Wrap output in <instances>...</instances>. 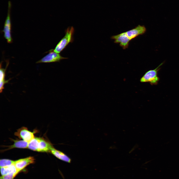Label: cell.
<instances>
[{
  "label": "cell",
  "mask_w": 179,
  "mask_h": 179,
  "mask_svg": "<svg viewBox=\"0 0 179 179\" xmlns=\"http://www.w3.org/2000/svg\"><path fill=\"white\" fill-rule=\"evenodd\" d=\"M14 134L20 138L28 142L34 138L33 133L29 131L25 127H22L18 130Z\"/></svg>",
  "instance_id": "cell-6"
},
{
  "label": "cell",
  "mask_w": 179,
  "mask_h": 179,
  "mask_svg": "<svg viewBox=\"0 0 179 179\" xmlns=\"http://www.w3.org/2000/svg\"><path fill=\"white\" fill-rule=\"evenodd\" d=\"M17 174L15 173H9L2 176L0 177V179H13Z\"/></svg>",
  "instance_id": "cell-16"
},
{
  "label": "cell",
  "mask_w": 179,
  "mask_h": 179,
  "mask_svg": "<svg viewBox=\"0 0 179 179\" xmlns=\"http://www.w3.org/2000/svg\"><path fill=\"white\" fill-rule=\"evenodd\" d=\"M14 143L13 145L10 146L9 147V149H11L14 148H28V142L24 140H13Z\"/></svg>",
  "instance_id": "cell-12"
},
{
  "label": "cell",
  "mask_w": 179,
  "mask_h": 179,
  "mask_svg": "<svg viewBox=\"0 0 179 179\" xmlns=\"http://www.w3.org/2000/svg\"><path fill=\"white\" fill-rule=\"evenodd\" d=\"M146 29L144 26L140 25L126 32L129 39L132 40L140 35H142L146 31Z\"/></svg>",
  "instance_id": "cell-8"
},
{
  "label": "cell",
  "mask_w": 179,
  "mask_h": 179,
  "mask_svg": "<svg viewBox=\"0 0 179 179\" xmlns=\"http://www.w3.org/2000/svg\"><path fill=\"white\" fill-rule=\"evenodd\" d=\"M14 161L8 159H2L0 160V167H7L14 164Z\"/></svg>",
  "instance_id": "cell-15"
},
{
  "label": "cell",
  "mask_w": 179,
  "mask_h": 179,
  "mask_svg": "<svg viewBox=\"0 0 179 179\" xmlns=\"http://www.w3.org/2000/svg\"><path fill=\"white\" fill-rule=\"evenodd\" d=\"M50 152L58 159L67 163H71V159L62 152L56 150L53 148Z\"/></svg>",
  "instance_id": "cell-10"
},
{
  "label": "cell",
  "mask_w": 179,
  "mask_h": 179,
  "mask_svg": "<svg viewBox=\"0 0 179 179\" xmlns=\"http://www.w3.org/2000/svg\"><path fill=\"white\" fill-rule=\"evenodd\" d=\"M111 39L114 40V42L119 44L124 49L128 48L131 40L127 35L126 32L111 37Z\"/></svg>",
  "instance_id": "cell-5"
},
{
  "label": "cell",
  "mask_w": 179,
  "mask_h": 179,
  "mask_svg": "<svg viewBox=\"0 0 179 179\" xmlns=\"http://www.w3.org/2000/svg\"><path fill=\"white\" fill-rule=\"evenodd\" d=\"M0 172L2 176L11 173H18L14 164L10 166L0 167Z\"/></svg>",
  "instance_id": "cell-11"
},
{
  "label": "cell",
  "mask_w": 179,
  "mask_h": 179,
  "mask_svg": "<svg viewBox=\"0 0 179 179\" xmlns=\"http://www.w3.org/2000/svg\"><path fill=\"white\" fill-rule=\"evenodd\" d=\"M161 63L154 69L150 70L146 72L140 79L141 83H149L151 85H157L160 78L158 76V72L160 69L161 66L164 64Z\"/></svg>",
  "instance_id": "cell-1"
},
{
  "label": "cell",
  "mask_w": 179,
  "mask_h": 179,
  "mask_svg": "<svg viewBox=\"0 0 179 179\" xmlns=\"http://www.w3.org/2000/svg\"><path fill=\"white\" fill-rule=\"evenodd\" d=\"M40 138L34 137L28 142V148L34 151H37Z\"/></svg>",
  "instance_id": "cell-14"
},
{
  "label": "cell",
  "mask_w": 179,
  "mask_h": 179,
  "mask_svg": "<svg viewBox=\"0 0 179 179\" xmlns=\"http://www.w3.org/2000/svg\"><path fill=\"white\" fill-rule=\"evenodd\" d=\"M74 31V28L73 27L67 28L65 36L58 44L53 51L59 53L70 43L72 42L73 40Z\"/></svg>",
  "instance_id": "cell-2"
},
{
  "label": "cell",
  "mask_w": 179,
  "mask_h": 179,
  "mask_svg": "<svg viewBox=\"0 0 179 179\" xmlns=\"http://www.w3.org/2000/svg\"><path fill=\"white\" fill-rule=\"evenodd\" d=\"M11 3L8 2V10L7 16L4 23L3 29L2 31L4 33V37L8 43H11L12 42L11 35V24L10 19V11Z\"/></svg>",
  "instance_id": "cell-3"
},
{
  "label": "cell",
  "mask_w": 179,
  "mask_h": 179,
  "mask_svg": "<svg viewBox=\"0 0 179 179\" xmlns=\"http://www.w3.org/2000/svg\"><path fill=\"white\" fill-rule=\"evenodd\" d=\"M52 50H50L48 54L37 61L36 63L59 62L62 59L67 58L62 56L59 53L52 51Z\"/></svg>",
  "instance_id": "cell-4"
},
{
  "label": "cell",
  "mask_w": 179,
  "mask_h": 179,
  "mask_svg": "<svg viewBox=\"0 0 179 179\" xmlns=\"http://www.w3.org/2000/svg\"><path fill=\"white\" fill-rule=\"evenodd\" d=\"M53 148L51 144L44 139L40 138L37 151L48 152Z\"/></svg>",
  "instance_id": "cell-9"
},
{
  "label": "cell",
  "mask_w": 179,
  "mask_h": 179,
  "mask_svg": "<svg viewBox=\"0 0 179 179\" xmlns=\"http://www.w3.org/2000/svg\"><path fill=\"white\" fill-rule=\"evenodd\" d=\"M34 161V157L30 156L14 161V165L18 173L28 165L33 163Z\"/></svg>",
  "instance_id": "cell-7"
},
{
  "label": "cell",
  "mask_w": 179,
  "mask_h": 179,
  "mask_svg": "<svg viewBox=\"0 0 179 179\" xmlns=\"http://www.w3.org/2000/svg\"><path fill=\"white\" fill-rule=\"evenodd\" d=\"M9 64L8 62L7 64L6 67L5 69L2 68L1 66L0 65V87L1 88H4V86L5 84L7 83L8 80H5V72L6 68L8 66Z\"/></svg>",
  "instance_id": "cell-13"
}]
</instances>
